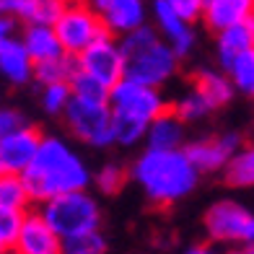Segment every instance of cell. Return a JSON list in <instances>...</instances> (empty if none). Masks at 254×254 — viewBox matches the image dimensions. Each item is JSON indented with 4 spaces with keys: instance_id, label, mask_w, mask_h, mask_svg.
Returning a JSON list of instances; mask_svg holds the SVG:
<instances>
[{
    "instance_id": "cell-1",
    "label": "cell",
    "mask_w": 254,
    "mask_h": 254,
    "mask_svg": "<svg viewBox=\"0 0 254 254\" xmlns=\"http://www.w3.org/2000/svg\"><path fill=\"white\" fill-rule=\"evenodd\" d=\"M24 182L31 192V200L47 202L57 194L86 190L91 174L70 145L60 137H42L39 151L34 156L31 166L24 171Z\"/></svg>"
},
{
    "instance_id": "cell-2",
    "label": "cell",
    "mask_w": 254,
    "mask_h": 254,
    "mask_svg": "<svg viewBox=\"0 0 254 254\" xmlns=\"http://www.w3.org/2000/svg\"><path fill=\"white\" fill-rule=\"evenodd\" d=\"M132 177L140 184V190L148 194V200L156 205H171L197 187L200 171L190 161L184 148H171V151H148L135 161Z\"/></svg>"
},
{
    "instance_id": "cell-3",
    "label": "cell",
    "mask_w": 254,
    "mask_h": 254,
    "mask_svg": "<svg viewBox=\"0 0 254 254\" xmlns=\"http://www.w3.org/2000/svg\"><path fill=\"white\" fill-rule=\"evenodd\" d=\"M109 107L114 114V143L122 145H135L143 140L148 135V125L166 112L158 88L143 86L132 78H122L109 91Z\"/></svg>"
},
{
    "instance_id": "cell-4",
    "label": "cell",
    "mask_w": 254,
    "mask_h": 254,
    "mask_svg": "<svg viewBox=\"0 0 254 254\" xmlns=\"http://www.w3.org/2000/svg\"><path fill=\"white\" fill-rule=\"evenodd\" d=\"M120 47L125 55V78L143 86L158 88L177 70V52L158 37V31L148 26L125 34Z\"/></svg>"
},
{
    "instance_id": "cell-5",
    "label": "cell",
    "mask_w": 254,
    "mask_h": 254,
    "mask_svg": "<svg viewBox=\"0 0 254 254\" xmlns=\"http://www.w3.org/2000/svg\"><path fill=\"white\" fill-rule=\"evenodd\" d=\"M39 213L44 215V221L52 226V231L60 239H70V236H78V234H88V231H99V223H101L99 205L86 190L57 194V197L42 202Z\"/></svg>"
},
{
    "instance_id": "cell-6",
    "label": "cell",
    "mask_w": 254,
    "mask_h": 254,
    "mask_svg": "<svg viewBox=\"0 0 254 254\" xmlns=\"http://www.w3.org/2000/svg\"><path fill=\"white\" fill-rule=\"evenodd\" d=\"M65 122L70 132L86 145L107 148L114 143V114L109 101H88L73 96L65 109Z\"/></svg>"
},
{
    "instance_id": "cell-7",
    "label": "cell",
    "mask_w": 254,
    "mask_h": 254,
    "mask_svg": "<svg viewBox=\"0 0 254 254\" xmlns=\"http://www.w3.org/2000/svg\"><path fill=\"white\" fill-rule=\"evenodd\" d=\"M52 26H55L57 39H60L63 50L67 55H80L83 50H88L101 34H107V26H104L101 16L86 3L63 5L60 16H57V21Z\"/></svg>"
},
{
    "instance_id": "cell-8",
    "label": "cell",
    "mask_w": 254,
    "mask_h": 254,
    "mask_svg": "<svg viewBox=\"0 0 254 254\" xmlns=\"http://www.w3.org/2000/svg\"><path fill=\"white\" fill-rule=\"evenodd\" d=\"M205 231L218 244L254 247V213L234 200H221L205 213Z\"/></svg>"
},
{
    "instance_id": "cell-9",
    "label": "cell",
    "mask_w": 254,
    "mask_h": 254,
    "mask_svg": "<svg viewBox=\"0 0 254 254\" xmlns=\"http://www.w3.org/2000/svg\"><path fill=\"white\" fill-rule=\"evenodd\" d=\"M75 65L88 75H94L96 80H101L107 88H114L125 78V55L120 44L109 37V31L101 34L88 50L80 52Z\"/></svg>"
},
{
    "instance_id": "cell-10",
    "label": "cell",
    "mask_w": 254,
    "mask_h": 254,
    "mask_svg": "<svg viewBox=\"0 0 254 254\" xmlns=\"http://www.w3.org/2000/svg\"><path fill=\"white\" fill-rule=\"evenodd\" d=\"M241 148V135L239 132H221L213 137H200V140L190 143L184 151H187L190 161L197 171H221L228 166V161L234 158V153Z\"/></svg>"
},
{
    "instance_id": "cell-11",
    "label": "cell",
    "mask_w": 254,
    "mask_h": 254,
    "mask_svg": "<svg viewBox=\"0 0 254 254\" xmlns=\"http://www.w3.org/2000/svg\"><path fill=\"white\" fill-rule=\"evenodd\" d=\"M42 135L31 125L0 137V174H21L31 166L34 156L39 151Z\"/></svg>"
},
{
    "instance_id": "cell-12",
    "label": "cell",
    "mask_w": 254,
    "mask_h": 254,
    "mask_svg": "<svg viewBox=\"0 0 254 254\" xmlns=\"http://www.w3.org/2000/svg\"><path fill=\"white\" fill-rule=\"evenodd\" d=\"M13 254H63V239L52 231L42 213H26L21 223Z\"/></svg>"
},
{
    "instance_id": "cell-13",
    "label": "cell",
    "mask_w": 254,
    "mask_h": 254,
    "mask_svg": "<svg viewBox=\"0 0 254 254\" xmlns=\"http://www.w3.org/2000/svg\"><path fill=\"white\" fill-rule=\"evenodd\" d=\"M153 18L164 42L177 52V57H187L194 47V29L190 21H184L179 13H174L164 0L153 3Z\"/></svg>"
},
{
    "instance_id": "cell-14",
    "label": "cell",
    "mask_w": 254,
    "mask_h": 254,
    "mask_svg": "<svg viewBox=\"0 0 254 254\" xmlns=\"http://www.w3.org/2000/svg\"><path fill=\"white\" fill-rule=\"evenodd\" d=\"M109 34H130L135 29L145 26V3L143 0H109L99 10Z\"/></svg>"
},
{
    "instance_id": "cell-15",
    "label": "cell",
    "mask_w": 254,
    "mask_h": 254,
    "mask_svg": "<svg viewBox=\"0 0 254 254\" xmlns=\"http://www.w3.org/2000/svg\"><path fill=\"white\" fill-rule=\"evenodd\" d=\"M249 50H254V16L218 31V63L226 73L236 57H241Z\"/></svg>"
},
{
    "instance_id": "cell-16",
    "label": "cell",
    "mask_w": 254,
    "mask_h": 254,
    "mask_svg": "<svg viewBox=\"0 0 254 254\" xmlns=\"http://www.w3.org/2000/svg\"><path fill=\"white\" fill-rule=\"evenodd\" d=\"M254 16V0H205L202 21L213 31H223Z\"/></svg>"
},
{
    "instance_id": "cell-17",
    "label": "cell",
    "mask_w": 254,
    "mask_h": 254,
    "mask_svg": "<svg viewBox=\"0 0 254 254\" xmlns=\"http://www.w3.org/2000/svg\"><path fill=\"white\" fill-rule=\"evenodd\" d=\"M21 42H24L26 52L31 55L34 65L47 63V60H57V57L65 55L60 39H57L55 26H47V24H29V29L24 31V39Z\"/></svg>"
},
{
    "instance_id": "cell-18",
    "label": "cell",
    "mask_w": 254,
    "mask_h": 254,
    "mask_svg": "<svg viewBox=\"0 0 254 254\" xmlns=\"http://www.w3.org/2000/svg\"><path fill=\"white\" fill-rule=\"evenodd\" d=\"M0 73H3L10 83H29L34 78V60L31 55L26 52L24 42L10 39L8 44L0 47Z\"/></svg>"
},
{
    "instance_id": "cell-19",
    "label": "cell",
    "mask_w": 254,
    "mask_h": 254,
    "mask_svg": "<svg viewBox=\"0 0 254 254\" xmlns=\"http://www.w3.org/2000/svg\"><path fill=\"white\" fill-rule=\"evenodd\" d=\"M148 148H158V151H171L179 148L184 140V122L177 117L174 112H164L148 125Z\"/></svg>"
},
{
    "instance_id": "cell-20",
    "label": "cell",
    "mask_w": 254,
    "mask_h": 254,
    "mask_svg": "<svg viewBox=\"0 0 254 254\" xmlns=\"http://www.w3.org/2000/svg\"><path fill=\"white\" fill-rule=\"evenodd\" d=\"M194 88L207 99L213 109L223 107V104L231 101L234 96V83H231V75L226 70H200L197 78H194Z\"/></svg>"
},
{
    "instance_id": "cell-21",
    "label": "cell",
    "mask_w": 254,
    "mask_h": 254,
    "mask_svg": "<svg viewBox=\"0 0 254 254\" xmlns=\"http://www.w3.org/2000/svg\"><path fill=\"white\" fill-rule=\"evenodd\" d=\"M31 202V192L21 174H0V207L3 210L26 213Z\"/></svg>"
},
{
    "instance_id": "cell-22",
    "label": "cell",
    "mask_w": 254,
    "mask_h": 254,
    "mask_svg": "<svg viewBox=\"0 0 254 254\" xmlns=\"http://www.w3.org/2000/svg\"><path fill=\"white\" fill-rule=\"evenodd\" d=\"M223 174L231 187H239V190L254 187V145L239 148L234 158L228 161V166L223 169Z\"/></svg>"
},
{
    "instance_id": "cell-23",
    "label": "cell",
    "mask_w": 254,
    "mask_h": 254,
    "mask_svg": "<svg viewBox=\"0 0 254 254\" xmlns=\"http://www.w3.org/2000/svg\"><path fill=\"white\" fill-rule=\"evenodd\" d=\"M70 91H73V96L75 99H88V101H109V91L101 83V80H96L94 75H88L86 70H80V67L75 65V70L70 75Z\"/></svg>"
},
{
    "instance_id": "cell-24",
    "label": "cell",
    "mask_w": 254,
    "mask_h": 254,
    "mask_svg": "<svg viewBox=\"0 0 254 254\" xmlns=\"http://www.w3.org/2000/svg\"><path fill=\"white\" fill-rule=\"evenodd\" d=\"M75 70V63L67 60V57H57V60H47V63H37L34 65V78L39 83L50 86V83H67Z\"/></svg>"
},
{
    "instance_id": "cell-25",
    "label": "cell",
    "mask_w": 254,
    "mask_h": 254,
    "mask_svg": "<svg viewBox=\"0 0 254 254\" xmlns=\"http://www.w3.org/2000/svg\"><path fill=\"white\" fill-rule=\"evenodd\" d=\"M228 75H231V83H234L236 91L254 99V50L236 57L234 65L228 67Z\"/></svg>"
},
{
    "instance_id": "cell-26",
    "label": "cell",
    "mask_w": 254,
    "mask_h": 254,
    "mask_svg": "<svg viewBox=\"0 0 254 254\" xmlns=\"http://www.w3.org/2000/svg\"><path fill=\"white\" fill-rule=\"evenodd\" d=\"M171 112H174L182 122H192V120H202L205 114H210L213 107L207 104V99L200 94L197 88H192L190 94H184V96L174 104V109H171Z\"/></svg>"
},
{
    "instance_id": "cell-27",
    "label": "cell",
    "mask_w": 254,
    "mask_h": 254,
    "mask_svg": "<svg viewBox=\"0 0 254 254\" xmlns=\"http://www.w3.org/2000/svg\"><path fill=\"white\" fill-rule=\"evenodd\" d=\"M63 254H107V239L99 231L63 239Z\"/></svg>"
},
{
    "instance_id": "cell-28",
    "label": "cell",
    "mask_w": 254,
    "mask_h": 254,
    "mask_svg": "<svg viewBox=\"0 0 254 254\" xmlns=\"http://www.w3.org/2000/svg\"><path fill=\"white\" fill-rule=\"evenodd\" d=\"M70 99H73L70 83H50L42 88V107L50 114H65Z\"/></svg>"
},
{
    "instance_id": "cell-29",
    "label": "cell",
    "mask_w": 254,
    "mask_h": 254,
    "mask_svg": "<svg viewBox=\"0 0 254 254\" xmlns=\"http://www.w3.org/2000/svg\"><path fill=\"white\" fill-rule=\"evenodd\" d=\"M24 215L26 213L3 210V207H0V244L5 249H13L16 239H18V231H21V223H24Z\"/></svg>"
},
{
    "instance_id": "cell-30",
    "label": "cell",
    "mask_w": 254,
    "mask_h": 254,
    "mask_svg": "<svg viewBox=\"0 0 254 254\" xmlns=\"http://www.w3.org/2000/svg\"><path fill=\"white\" fill-rule=\"evenodd\" d=\"M39 0H0V13L8 18H24L29 24H34L37 18Z\"/></svg>"
},
{
    "instance_id": "cell-31",
    "label": "cell",
    "mask_w": 254,
    "mask_h": 254,
    "mask_svg": "<svg viewBox=\"0 0 254 254\" xmlns=\"http://www.w3.org/2000/svg\"><path fill=\"white\" fill-rule=\"evenodd\" d=\"M122 184H125V171H122V166H117V164L101 166V171L96 174V187H99L101 192H107V194L120 192Z\"/></svg>"
},
{
    "instance_id": "cell-32",
    "label": "cell",
    "mask_w": 254,
    "mask_h": 254,
    "mask_svg": "<svg viewBox=\"0 0 254 254\" xmlns=\"http://www.w3.org/2000/svg\"><path fill=\"white\" fill-rule=\"evenodd\" d=\"M164 3L174 13H179L184 21H190V24L202 18V10H205V0H164Z\"/></svg>"
},
{
    "instance_id": "cell-33",
    "label": "cell",
    "mask_w": 254,
    "mask_h": 254,
    "mask_svg": "<svg viewBox=\"0 0 254 254\" xmlns=\"http://www.w3.org/2000/svg\"><path fill=\"white\" fill-rule=\"evenodd\" d=\"M21 127H26V120L18 109H10V107L0 109V137L16 132V130H21Z\"/></svg>"
},
{
    "instance_id": "cell-34",
    "label": "cell",
    "mask_w": 254,
    "mask_h": 254,
    "mask_svg": "<svg viewBox=\"0 0 254 254\" xmlns=\"http://www.w3.org/2000/svg\"><path fill=\"white\" fill-rule=\"evenodd\" d=\"M10 39H13V18H8V16L0 13V47L8 44Z\"/></svg>"
},
{
    "instance_id": "cell-35",
    "label": "cell",
    "mask_w": 254,
    "mask_h": 254,
    "mask_svg": "<svg viewBox=\"0 0 254 254\" xmlns=\"http://www.w3.org/2000/svg\"><path fill=\"white\" fill-rule=\"evenodd\" d=\"M184 254H218L213 247H192L190 252H184Z\"/></svg>"
},
{
    "instance_id": "cell-36",
    "label": "cell",
    "mask_w": 254,
    "mask_h": 254,
    "mask_svg": "<svg viewBox=\"0 0 254 254\" xmlns=\"http://www.w3.org/2000/svg\"><path fill=\"white\" fill-rule=\"evenodd\" d=\"M107 3H109V0H86V5H91V8L96 10V13H99V10H101L104 5H107Z\"/></svg>"
},
{
    "instance_id": "cell-37",
    "label": "cell",
    "mask_w": 254,
    "mask_h": 254,
    "mask_svg": "<svg viewBox=\"0 0 254 254\" xmlns=\"http://www.w3.org/2000/svg\"><path fill=\"white\" fill-rule=\"evenodd\" d=\"M226 254H254V247H241V249H231Z\"/></svg>"
},
{
    "instance_id": "cell-38",
    "label": "cell",
    "mask_w": 254,
    "mask_h": 254,
    "mask_svg": "<svg viewBox=\"0 0 254 254\" xmlns=\"http://www.w3.org/2000/svg\"><path fill=\"white\" fill-rule=\"evenodd\" d=\"M55 3H60V5H67V3H78V0H55Z\"/></svg>"
},
{
    "instance_id": "cell-39",
    "label": "cell",
    "mask_w": 254,
    "mask_h": 254,
    "mask_svg": "<svg viewBox=\"0 0 254 254\" xmlns=\"http://www.w3.org/2000/svg\"><path fill=\"white\" fill-rule=\"evenodd\" d=\"M8 252H10V249H5L3 244H0V254H8Z\"/></svg>"
}]
</instances>
